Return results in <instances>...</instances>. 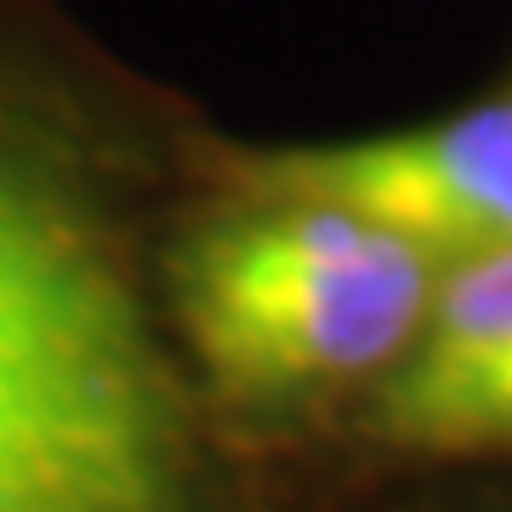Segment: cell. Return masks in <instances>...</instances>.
Here are the masks:
<instances>
[{
    "label": "cell",
    "mask_w": 512,
    "mask_h": 512,
    "mask_svg": "<svg viewBox=\"0 0 512 512\" xmlns=\"http://www.w3.org/2000/svg\"><path fill=\"white\" fill-rule=\"evenodd\" d=\"M370 421L387 444L421 456L512 450V251L456 262L433 279Z\"/></svg>",
    "instance_id": "4"
},
{
    "label": "cell",
    "mask_w": 512,
    "mask_h": 512,
    "mask_svg": "<svg viewBox=\"0 0 512 512\" xmlns=\"http://www.w3.org/2000/svg\"><path fill=\"white\" fill-rule=\"evenodd\" d=\"M0 69V512H188L183 416L97 177Z\"/></svg>",
    "instance_id": "1"
},
{
    "label": "cell",
    "mask_w": 512,
    "mask_h": 512,
    "mask_svg": "<svg viewBox=\"0 0 512 512\" xmlns=\"http://www.w3.org/2000/svg\"><path fill=\"white\" fill-rule=\"evenodd\" d=\"M234 183L245 200L330 205L444 274L512 251V97L439 126L274 148L239 165Z\"/></svg>",
    "instance_id": "3"
},
{
    "label": "cell",
    "mask_w": 512,
    "mask_h": 512,
    "mask_svg": "<svg viewBox=\"0 0 512 512\" xmlns=\"http://www.w3.org/2000/svg\"><path fill=\"white\" fill-rule=\"evenodd\" d=\"M433 268L330 205L245 200L171 256V291L228 399H285L387 370L416 336Z\"/></svg>",
    "instance_id": "2"
}]
</instances>
